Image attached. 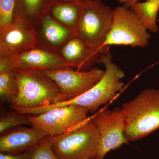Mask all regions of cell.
I'll return each mask as SVG.
<instances>
[{"mask_svg": "<svg viewBox=\"0 0 159 159\" xmlns=\"http://www.w3.org/2000/svg\"><path fill=\"white\" fill-rule=\"evenodd\" d=\"M90 159H97L96 158V157H94L92 158H91Z\"/></svg>", "mask_w": 159, "mask_h": 159, "instance_id": "cell-25", "label": "cell"}, {"mask_svg": "<svg viewBox=\"0 0 159 159\" xmlns=\"http://www.w3.org/2000/svg\"><path fill=\"white\" fill-rule=\"evenodd\" d=\"M37 43L34 25L16 14L12 24L0 31V59L24 54L37 48Z\"/></svg>", "mask_w": 159, "mask_h": 159, "instance_id": "cell-9", "label": "cell"}, {"mask_svg": "<svg viewBox=\"0 0 159 159\" xmlns=\"http://www.w3.org/2000/svg\"><path fill=\"white\" fill-rule=\"evenodd\" d=\"M52 147L59 159H90L96 157L100 137L89 121L77 130L51 137Z\"/></svg>", "mask_w": 159, "mask_h": 159, "instance_id": "cell-5", "label": "cell"}, {"mask_svg": "<svg viewBox=\"0 0 159 159\" xmlns=\"http://www.w3.org/2000/svg\"><path fill=\"white\" fill-rule=\"evenodd\" d=\"M118 1L120 4L123 5V6H125L127 8H130L135 3L138 2L140 0H118Z\"/></svg>", "mask_w": 159, "mask_h": 159, "instance_id": "cell-24", "label": "cell"}, {"mask_svg": "<svg viewBox=\"0 0 159 159\" xmlns=\"http://www.w3.org/2000/svg\"><path fill=\"white\" fill-rule=\"evenodd\" d=\"M121 108L125 117L124 136L128 142L145 138L159 129V89L144 90Z\"/></svg>", "mask_w": 159, "mask_h": 159, "instance_id": "cell-2", "label": "cell"}, {"mask_svg": "<svg viewBox=\"0 0 159 159\" xmlns=\"http://www.w3.org/2000/svg\"><path fill=\"white\" fill-rule=\"evenodd\" d=\"M136 13L125 6L113 9L112 23L104 46H129L145 48L148 46L150 34Z\"/></svg>", "mask_w": 159, "mask_h": 159, "instance_id": "cell-6", "label": "cell"}, {"mask_svg": "<svg viewBox=\"0 0 159 159\" xmlns=\"http://www.w3.org/2000/svg\"><path fill=\"white\" fill-rule=\"evenodd\" d=\"M90 1L98 0H53V2L63 4H84Z\"/></svg>", "mask_w": 159, "mask_h": 159, "instance_id": "cell-23", "label": "cell"}, {"mask_svg": "<svg viewBox=\"0 0 159 159\" xmlns=\"http://www.w3.org/2000/svg\"><path fill=\"white\" fill-rule=\"evenodd\" d=\"M16 6V0H0V31L13 22Z\"/></svg>", "mask_w": 159, "mask_h": 159, "instance_id": "cell-20", "label": "cell"}, {"mask_svg": "<svg viewBox=\"0 0 159 159\" xmlns=\"http://www.w3.org/2000/svg\"><path fill=\"white\" fill-rule=\"evenodd\" d=\"M18 94L11 104L12 108H39L66 101L54 80L43 71L14 69Z\"/></svg>", "mask_w": 159, "mask_h": 159, "instance_id": "cell-1", "label": "cell"}, {"mask_svg": "<svg viewBox=\"0 0 159 159\" xmlns=\"http://www.w3.org/2000/svg\"><path fill=\"white\" fill-rule=\"evenodd\" d=\"M89 121L96 125L100 137L97 159H104L111 151L128 143L124 136L125 120L122 108L102 109L90 116Z\"/></svg>", "mask_w": 159, "mask_h": 159, "instance_id": "cell-8", "label": "cell"}, {"mask_svg": "<svg viewBox=\"0 0 159 159\" xmlns=\"http://www.w3.org/2000/svg\"><path fill=\"white\" fill-rule=\"evenodd\" d=\"M12 69L45 71L69 67L58 52L36 48L8 58Z\"/></svg>", "mask_w": 159, "mask_h": 159, "instance_id": "cell-13", "label": "cell"}, {"mask_svg": "<svg viewBox=\"0 0 159 159\" xmlns=\"http://www.w3.org/2000/svg\"><path fill=\"white\" fill-rule=\"evenodd\" d=\"M84 4L53 3L50 7L48 13L63 25L75 32L82 12Z\"/></svg>", "mask_w": 159, "mask_h": 159, "instance_id": "cell-15", "label": "cell"}, {"mask_svg": "<svg viewBox=\"0 0 159 159\" xmlns=\"http://www.w3.org/2000/svg\"><path fill=\"white\" fill-rule=\"evenodd\" d=\"M113 9L101 0L90 1L83 5L76 30L78 38L99 56L109 51L104 43L110 31Z\"/></svg>", "mask_w": 159, "mask_h": 159, "instance_id": "cell-4", "label": "cell"}, {"mask_svg": "<svg viewBox=\"0 0 159 159\" xmlns=\"http://www.w3.org/2000/svg\"><path fill=\"white\" fill-rule=\"evenodd\" d=\"M53 0H16V14L34 25L48 13Z\"/></svg>", "mask_w": 159, "mask_h": 159, "instance_id": "cell-16", "label": "cell"}, {"mask_svg": "<svg viewBox=\"0 0 159 159\" xmlns=\"http://www.w3.org/2000/svg\"><path fill=\"white\" fill-rule=\"evenodd\" d=\"M18 92V85L14 69L0 72L1 100L11 104L17 97Z\"/></svg>", "mask_w": 159, "mask_h": 159, "instance_id": "cell-18", "label": "cell"}, {"mask_svg": "<svg viewBox=\"0 0 159 159\" xmlns=\"http://www.w3.org/2000/svg\"><path fill=\"white\" fill-rule=\"evenodd\" d=\"M89 111L78 106L54 108L30 116L31 125L47 133L51 137L77 130L88 122Z\"/></svg>", "mask_w": 159, "mask_h": 159, "instance_id": "cell-7", "label": "cell"}, {"mask_svg": "<svg viewBox=\"0 0 159 159\" xmlns=\"http://www.w3.org/2000/svg\"><path fill=\"white\" fill-rule=\"evenodd\" d=\"M133 10L148 31L157 33L158 30L157 18L159 10V0H146L135 3L130 8Z\"/></svg>", "mask_w": 159, "mask_h": 159, "instance_id": "cell-17", "label": "cell"}, {"mask_svg": "<svg viewBox=\"0 0 159 159\" xmlns=\"http://www.w3.org/2000/svg\"><path fill=\"white\" fill-rule=\"evenodd\" d=\"M97 63L103 64L105 67L104 75L99 82L79 97L57 103V107L78 106L86 109L89 113H94L100 106L111 102L123 89L124 84L122 79L125 77V74L112 61L109 51L99 56Z\"/></svg>", "mask_w": 159, "mask_h": 159, "instance_id": "cell-3", "label": "cell"}, {"mask_svg": "<svg viewBox=\"0 0 159 159\" xmlns=\"http://www.w3.org/2000/svg\"><path fill=\"white\" fill-rule=\"evenodd\" d=\"M37 32V48L59 53L70 40L76 37L75 31L54 19L48 13L34 24Z\"/></svg>", "mask_w": 159, "mask_h": 159, "instance_id": "cell-11", "label": "cell"}, {"mask_svg": "<svg viewBox=\"0 0 159 159\" xmlns=\"http://www.w3.org/2000/svg\"><path fill=\"white\" fill-rule=\"evenodd\" d=\"M48 135L45 132L32 126L13 127L1 134L0 152L18 153L31 150Z\"/></svg>", "mask_w": 159, "mask_h": 159, "instance_id": "cell-12", "label": "cell"}, {"mask_svg": "<svg viewBox=\"0 0 159 159\" xmlns=\"http://www.w3.org/2000/svg\"><path fill=\"white\" fill-rule=\"evenodd\" d=\"M34 148L18 153L0 152V159H31Z\"/></svg>", "mask_w": 159, "mask_h": 159, "instance_id": "cell-22", "label": "cell"}, {"mask_svg": "<svg viewBox=\"0 0 159 159\" xmlns=\"http://www.w3.org/2000/svg\"><path fill=\"white\" fill-rule=\"evenodd\" d=\"M31 159H59L52 148L50 136L44 138L34 148Z\"/></svg>", "mask_w": 159, "mask_h": 159, "instance_id": "cell-21", "label": "cell"}, {"mask_svg": "<svg viewBox=\"0 0 159 159\" xmlns=\"http://www.w3.org/2000/svg\"><path fill=\"white\" fill-rule=\"evenodd\" d=\"M43 71L57 84L66 100L84 93L102 78L104 71L96 67L87 71L74 70L70 67Z\"/></svg>", "mask_w": 159, "mask_h": 159, "instance_id": "cell-10", "label": "cell"}, {"mask_svg": "<svg viewBox=\"0 0 159 159\" xmlns=\"http://www.w3.org/2000/svg\"><path fill=\"white\" fill-rule=\"evenodd\" d=\"M30 115L9 112L3 114L0 118V133L10 129L23 125H31Z\"/></svg>", "mask_w": 159, "mask_h": 159, "instance_id": "cell-19", "label": "cell"}, {"mask_svg": "<svg viewBox=\"0 0 159 159\" xmlns=\"http://www.w3.org/2000/svg\"><path fill=\"white\" fill-rule=\"evenodd\" d=\"M61 57L69 67L77 70H90L97 61L99 55L77 37L70 40L61 49Z\"/></svg>", "mask_w": 159, "mask_h": 159, "instance_id": "cell-14", "label": "cell"}]
</instances>
